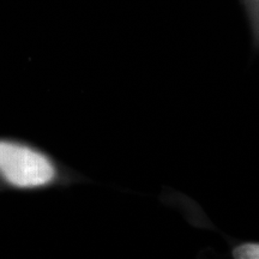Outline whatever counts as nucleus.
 Returning a JSON list of instances; mask_svg holds the SVG:
<instances>
[{"instance_id": "nucleus-1", "label": "nucleus", "mask_w": 259, "mask_h": 259, "mask_svg": "<svg viewBox=\"0 0 259 259\" xmlns=\"http://www.w3.org/2000/svg\"><path fill=\"white\" fill-rule=\"evenodd\" d=\"M0 176L14 186L36 187L52 181L54 168L37 151L0 141Z\"/></svg>"}, {"instance_id": "nucleus-2", "label": "nucleus", "mask_w": 259, "mask_h": 259, "mask_svg": "<svg viewBox=\"0 0 259 259\" xmlns=\"http://www.w3.org/2000/svg\"><path fill=\"white\" fill-rule=\"evenodd\" d=\"M234 257L241 259H259V244L239 246L234 251Z\"/></svg>"}]
</instances>
